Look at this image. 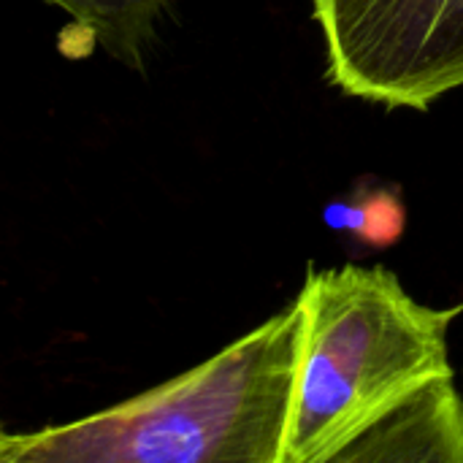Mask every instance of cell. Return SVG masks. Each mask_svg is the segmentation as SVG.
Here are the masks:
<instances>
[{"label":"cell","instance_id":"1","mask_svg":"<svg viewBox=\"0 0 463 463\" xmlns=\"http://www.w3.org/2000/svg\"><path fill=\"white\" fill-rule=\"evenodd\" d=\"M296 298L263 326L111 410L3 434L5 463H282L301 355Z\"/></svg>","mask_w":463,"mask_h":463},{"label":"cell","instance_id":"2","mask_svg":"<svg viewBox=\"0 0 463 463\" xmlns=\"http://www.w3.org/2000/svg\"><path fill=\"white\" fill-rule=\"evenodd\" d=\"M301 355L282 463H331L402 402L450 377L461 307L418 304L383 266L309 269Z\"/></svg>","mask_w":463,"mask_h":463},{"label":"cell","instance_id":"3","mask_svg":"<svg viewBox=\"0 0 463 463\" xmlns=\"http://www.w3.org/2000/svg\"><path fill=\"white\" fill-rule=\"evenodd\" d=\"M331 81L388 109L463 87V0H312Z\"/></svg>","mask_w":463,"mask_h":463},{"label":"cell","instance_id":"4","mask_svg":"<svg viewBox=\"0 0 463 463\" xmlns=\"http://www.w3.org/2000/svg\"><path fill=\"white\" fill-rule=\"evenodd\" d=\"M342 463H463V399L442 377L366 429Z\"/></svg>","mask_w":463,"mask_h":463},{"label":"cell","instance_id":"5","mask_svg":"<svg viewBox=\"0 0 463 463\" xmlns=\"http://www.w3.org/2000/svg\"><path fill=\"white\" fill-rule=\"evenodd\" d=\"M62 8L114 60L144 71V54L171 0H43Z\"/></svg>","mask_w":463,"mask_h":463},{"label":"cell","instance_id":"6","mask_svg":"<svg viewBox=\"0 0 463 463\" xmlns=\"http://www.w3.org/2000/svg\"><path fill=\"white\" fill-rule=\"evenodd\" d=\"M323 220L347 231L369 247H391L404 231V206L391 190H369L358 201H336L323 212Z\"/></svg>","mask_w":463,"mask_h":463}]
</instances>
